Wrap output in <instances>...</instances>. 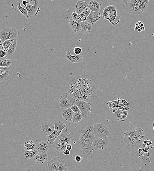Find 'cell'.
Returning <instances> with one entry per match:
<instances>
[{
	"label": "cell",
	"mask_w": 154,
	"mask_h": 171,
	"mask_svg": "<svg viewBox=\"0 0 154 171\" xmlns=\"http://www.w3.org/2000/svg\"><path fill=\"white\" fill-rule=\"evenodd\" d=\"M124 134L125 143L129 147L136 149L141 147L145 137L144 131L142 128L136 127L132 124L128 126Z\"/></svg>",
	"instance_id": "6da1fadb"
},
{
	"label": "cell",
	"mask_w": 154,
	"mask_h": 171,
	"mask_svg": "<svg viewBox=\"0 0 154 171\" xmlns=\"http://www.w3.org/2000/svg\"><path fill=\"white\" fill-rule=\"evenodd\" d=\"M93 126H87L82 131L79 141V145L86 154H90L92 152L93 142L95 140L93 131Z\"/></svg>",
	"instance_id": "7a4b0ae2"
},
{
	"label": "cell",
	"mask_w": 154,
	"mask_h": 171,
	"mask_svg": "<svg viewBox=\"0 0 154 171\" xmlns=\"http://www.w3.org/2000/svg\"><path fill=\"white\" fill-rule=\"evenodd\" d=\"M83 101L90 103L96 99L99 94V86L93 78L85 86L79 90Z\"/></svg>",
	"instance_id": "3957f363"
},
{
	"label": "cell",
	"mask_w": 154,
	"mask_h": 171,
	"mask_svg": "<svg viewBox=\"0 0 154 171\" xmlns=\"http://www.w3.org/2000/svg\"><path fill=\"white\" fill-rule=\"evenodd\" d=\"M149 1L132 0L128 1L125 4L123 3L122 7L128 13L139 15L145 11L148 5Z\"/></svg>",
	"instance_id": "277c9868"
},
{
	"label": "cell",
	"mask_w": 154,
	"mask_h": 171,
	"mask_svg": "<svg viewBox=\"0 0 154 171\" xmlns=\"http://www.w3.org/2000/svg\"><path fill=\"white\" fill-rule=\"evenodd\" d=\"M71 144V136L66 127L63 130L56 139L51 145L55 150L59 152H61L66 149V146Z\"/></svg>",
	"instance_id": "5b68a950"
},
{
	"label": "cell",
	"mask_w": 154,
	"mask_h": 171,
	"mask_svg": "<svg viewBox=\"0 0 154 171\" xmlns=\"http://www.w3.org/2000/svg\"><path fill=\"white\" fill-rule=\"evenodd\" d=\"M18 35V32L14 28L12 27L4 28L0 33L1 44L6 40L16 39Z\"/></svg>",
	"instance_id": "8992f818"
},
{
	"label": "cell",
	"mask_w": 154,
	"mask_h": 171,
	"mask_svg": "<svg viewBox=\"0 0 154 171\" xmlns=\"http://www.w3.org/2000/svg\"><path fill=\"white\" fill-rule=\"evenodd\" d=\"M55 130L54 132L47 137V142L51 144L58 137L62 132L63 130L66 127L65 123L61 121H57L54 123Z\"/></svg>",
	"instance_id": "52a82bcc"
},
{
	"label": "cell",
	"mask_w": 154,
	"mask_h": 171,
	"mask_svg": "<svg viewBox=\"0 0 154 171\" xmlns=\"http://www.w3.org/2000/svg\"><path fill=\"white\" fill-rule=\"evenodd\" d=\"M93 131L95 139L105 138L110 134L108 127L104 124L95 123L93 126Z\"/></svg>",
	"instance_id": "ba28073f"
},
{
	"label": "cell",
	"mask_w": 154,
	"mask_h": 171,
	"mask_svg": "<svg viewBox=\"0 0 154 171\" xmlns=\"http://www.w3.org/2000/svg\"><path fill=\"white\" fill-rule=\"evenodd\" d=\"M76 100L68 93L62 94L59 99V104L63 110L70 108L75 104Z\"/></svg>",
	"instance_id": "9c48e42d"
},
{
	"label": "cell",
	"mask_w": 154,
	"mask_h": 171,
	"mask_svg": "<svg viewBox=\"0 0 154 171\" xmlns=\"http://www.w3.org/2000/svg\"><path fill=\"white\" fill-rule=\"evenodd\" d=\"M75 104L78 106L80 110V113L83 117H86L90 115L91 106L90 103L85 101L76 100Z\"/></svg>",
	"instance_id": "30bf717a"
},
{
	"label": "cell",
	"mask_w": 154,
	"mask_h": 171,
	"mask_svg": "<svg viewBox=\"0 0 154 171\" xmlns=\"http://www.w3.org/2000/svg\"><path fill=\"white\" fill-rule=\"evenodd\" d=\"M108 137L104 138H95L92 145V148L93 150L99 151L105 148L109 142Z\"/></svg>",
	"instance_id": "8fae6325"
},
{
	"label": "cell",
	"mask_w": 154,
	"mask_h": 171,
	"mask_svg": "<svg viewBox=\"0 0 154 171\" xmlns=\"http://www.w3.org/2000/svg\"><path fill=\"white\" fill-rule=\"evenodd\" d=\"M55 128L54 124L44 121L40 125L39 130L41 133L47 136L54 132Z\"/></svg>",
	"instance_id": "7c38bea8"
},
{
	"label": "cell",
	"mask_w": 154,
	"mask_h": 171,
	"mask_svg": "<svg viewBox=\"0 0 154 171\" xmlns=\"http://www.w3.org/2000/svg\"><path fill=\"white\" fill-rule=\"evenodd\" d=\"M93 78L87 75L80 76H76L72 79L74 80L79 87L85 86L93 79Z\"/></svg>",
	"instance_id": "4fadbf2b"
},
{
	"label": "cell",
	"mask_w": 154,
	"mask_h": 171,
	"mask_svg": "<svg viewBox=\"0 0 154 171\" xmlns=\"http://www.w3.org/2000/svg\"><path fill=\"white\" fill-rule=\"evenodd\" d=\"M35 4L33 5H31L29 2L28 3L27 5V9L28 12L27 18L31 17L34 15H36V14L38 13V11H40V9L38 8V0L34 1Z\"/></svg>",
	"instance_id": "5bb4252c"
},
{
	"label": "cell",
	"mask_w": 154,
	"mask_h": 171,
	"mask_svg": "<svg viewBox=\"0 0 154 171\" xmlns=\"http://www.w3.org/2000/svg\"><path fill=\"white\" fill-rule=\"evenodd\" d=\"M60 156H57L47 162V171H58Z\"/></svg>",
	"instance_id": "9a60e30c"
},
{
	"label": "cell",
	"mask_w": 154,
	"mask_h": 171,
	"mask_svg": "<svg viewBox=\"0 0 154 171\" xmlns=\"http://www.w3.org/2000/svg\"><path fill=\"white\" fill-rule=\"evenodd\" d=\"M65 56L66 59L68 61L73 63H78L81 62L83 61L82 56L80 55L76 56L72 55L69 51L65 53Z\"/></svg>",
	"instance_id": "2e32d148"
},
{
	"label": "cell",
	"mask_w": 154,
	"mask_h": 171,
	"mask_svg": "<svg viewBox=\"0 0 154 171\" xmlns=\"http://www.w3.org/2000/svg\"><path fill=\"white\" fill-rule=\"evenodd\" d=\"M69 24L74 33L80 34L81 28V23L77 22L71 17L69 18Z\"/></svg>",
	"instance_id": "e0dca14e"
},
{
	"label": "cell",
	"mask_w": 154,
	"mask_h": 171,
	"mask_svg": "<svg viewBox=\"0 0 154 171\" xmlns=\"http://www.w3.org/2000/svg\"><path fill=\"white\" fill-rule=\"evenodd\" d=\"M101 14L99 12H95L91 11L89 15L87 17L86 21L93 24L97 22L100 19Z\"/></svg>",
	"instance_id": "ac0fdd59"
},
{
	"label": "cell",
	"mask_w": 154,
	"mask_h": 171,
	"mask_svg": "<svg viewBox=\"0 0 154 171\" xmlns=\"http://www.w3.org/2000/svg\"><path fill=\"white\" fill-rule=\"evenodd\" d=\"M81 23V28L79 34H89L92 29V24L87 22L86 21H83Z\"/></svg>",
	"instance_id": "d6986e66"
},
{
	"label": "cell",
	"mask_w": 154,
	"mask_h": 171,
	"mask_svg": "<svg viewBox=\"0 0 154 171\" xmlns=\"http://www.w3.org/2000/svg\"><path fill=\"white\" fill-rule=\"evenodd\" d=\"M88 3L86 2L79 1L77 3L75 7L76 12L78 15L82 13L88 8Z\"/></svg>",
	"instance_id": "ffe728a7"
},
{
	"label": "cell",
	"mask_w": 154,
	"mask_h": 171,
	"mask_svg": "<svg viewBox=\"0 0 154 171\" xmlns=\"http://www.w3.org/2000/svg\"><path fill=\"white\" fill-rule=\"evenodd\" d=\"M74 113L70 108L63 110L62 112V118L68 122H72V117Z\"/></svg>",
	"instance_id": "44dd1931"
},
{
	"label": "cell",
	"mask_w": 154,
	"mask_h": 171,
	"mask_svg": "<svg viewBox=\"0 0 154 171\" xmlns=\"http://www.w3.org/2000/svg\"><path fill=\"white\" fill-rule=\"evenodd\" d=\"M10 73L9 67H0V81L2 82L8 79Z\"/></svg>",
	"instance_id": "7402d4cb"
},
{
	"label": "cell",
	"mask_w": 154,
	"mask_h": 171,
	"mask_svg": "<svg viewBox=\"0 0 154 171\" xmlns=\"http://www.w3.org/2000/svg\"><path fill=\"white\" fill-rule=\"evenodd\" d=\"M34 161L38 164H43L47 162L48 159V155L47 154L38 153L34 159Z\"/></svg>",
	"instance_id": "603a6c76"
},
{
	"label": "cell",
	"mask_w": 154,
	"mask_h": 171,
	"mask_svg": "<svg viewBox=\"0 0 154 171\" xmlns=\"http://www.w3.org/2000/svg\"><path fill=\"white\" fill-rule=\"evenodd\" d=\"M48 149V145L46 142L41 141L36 145V149L39 153L47 154Z\"/></svg>",
	"instance_id": "cb8c5ba5"
},
{
	"label": "cell",
	"mask_w": 154,
	"mask_h": 171,
	"mask_svg": "<svg viewBox=\"0 0 154 171\" xmlns=\"http://www.w3.org/2000/svg\"><path fill=\"white\" fill-rule=\"evenodd\" d=\"M101 6V4L95 1L90 2L88 5V8L91 11L95 12H99Z\"/></svg>",
	"instance_id": "d4e9b609"
},
{
	"label": "cell",
	"mask_w": 154,
	"mask_h": 171,
	"mask_svg": "<svg viewBox=\"0 0 154 171\" xmlns=\"http://www.w3.org/2000/svg\"><path fill=\"white\" fill-rule=\"evenodd\" d=\"M17 40L16 39H14L13 42L10 45L8 51L6 52V54L10 56H12L15 53L16 49Z\"/></svg>",
	"instance_id": "484cf974"
},
{
	"label": "cell",
	"mask_w": 154,
	"mask_h": 171,
	"mask_svg": "<svg viewBox=\"0 0 154 171\" xmlns=\"http://www.w3.org/2000/svg\"><path fill=\"white\" fill-rule=\"evenodd\" d=\"M36 145L32 141H27L24 142V149L25 151L36 150Z\"/></svg>",
	"instance_id": "4316f807"
},
{
	"label": "cell",
	"mask_w": 154,
	"mask_h": 171,
	"mask_svg": "<svg viewBox=\"0 0 154 171\" xmlns=\"http://www.w3.org/2000/svg\"><path fill=\"white\" fill-rule=\"evenodd\" d=\"M107 104L109 107L110 110L113 111V113H115L118 110L120 106V103L117 100L108 101Z\"/></svg>",
	"instance_id": "83f0119b"
},
{
	"label": "cell",
	"mask_w": 154,
	"mask_h": 171,
	"mask_svg": "<svg viewBox=\"0 0 154 171\" xmlns=\"http://www.w3.org/2000/svg\"><path fill=\"white\" fill-rule=\"evenodd\" d=\"M39 153L36 149L34 150L25 151L24 156L27 159H34Z\"/></svg>",
	"instance_id": "f1b7e54d"
},
{
	"label": "cell",
	"mask_w": 154,
	"mask_h": 171,
	"mask_svg": "<svg viewBox=\"0 0 154 171\" xmlns=\"http://www.w3.org/2000/svg\"><path fill=\"white\" fill-rule=\"evenodd\" d=\"M58 171H68L64 158L61 157H59Z\"/></svg>",
	"instance_id": "f546056e"
},
{
	"label": "cell",
	"mask_w": 154,
	"mask_h": 171,
	"mask_svg": "<svg viewBox=\"0 0 154 171\" xmlns=\"http://www.w3.org/2000/svg\"><path fill=\"white\" fill-rule=\"evenodd\" d=\"M83 117L80 113H74L72 117V122L78 123L82 120Z\"/></svg>",
	"instance_id": "4dcf8cb0"
},
{
	"label": "cell",
	"mask_w": 154,
	"mask_h": 171,
	"mask_svg": "<svg viewBox=\"0 0 154 171\" xmlns=\"http://www.w3.org/2000/svg\"><path fill=\"white\" fill-rule=\"evenodd\" d=\"M12 63L11 59L0 60V66L9 67Z\"/></svg>",
	"instance_id": "1f68e13d"
},
{
	"label": "cell",
	"mask_w": 154,
	"mask_h": 171,
	"mask_svg": "<svg viewBox=\"0 0 154 171\" xmlns=\"http://www.w3.org/2000/svg\"><path fill=\"white\" fill-rule=\"evenodd\" d=\"M17 8L23 15L27 18L28 16L27 11L26 9L24 8L21 5L20 3H19V5H17Z\"/></svg>",
	"instance_id": "d6a6232c"
},
{
	"label": "cell",
	"mask_w": 154,
	"mask_h": 171,
	"mask_svg": "<svg viewBox=\"0 0 154 171\" xmlns=\"http://www.w3.org/2000/svg\"><path fill=\"white\" fill-rule=\"evenodd\" d=\"M13 40H9L5 41L4 42H2V45L3 48H4L5 52H7L12 42L13 41Z\"/></svg>",
	"instance_id": "836d02e7"
},
{
	"label": "cell",
	"mask_w": 154,
	"mask_h": 171,
	"mask_svg": "<svg viewBox=\"0 0 154 171\" xmlns=\"http://www.w3.org/2000/svg\"><path fill=\"white\" fill-rule=\"evenodd\" d=\"M91 12L90 10L87 8L82 13L79 15V16L82 18L83 17H88Z\"/></svg>",
	"instance_id": "e575fe53"
},
{
	"label": "cell",
	"mask_w": 154,
	"mask_h": 171,
	"mask_svg": "<svg viewBox=\"0 0 154 171\" xmlns=\"http://www.w3.org/2000/svg\"><path fill=\"white\" fill-rule=\"evenodd\" d=\"M122 110L118 109L114 113L115 117L118 120H121Z\"/></svg>",
	"instance_id": "d590c367"
},
{
	"label": "cell",
	"mask_w": 154,
	"mask_h": 171,
	"mask_svg": "<svg viewBox=\"0 0 154 171\" xmlns=\"http://www.w3.org/2000/svg\"><path fill=\"white\" fill-rule=\"evenodd\" d=\"M73 51L75 54L78 55L81 54L82 51V49L81 48L75 47L73 49Z\"/></svg>",
	"instance_id": "8d00e7d4"
},
{
	"label": "cell",
	"mask_w": 154,
	"mask_h": 171,
	"mask_svg": "<svg viewBox=\"0 0 154 171\" xmlns=\"http://www.w3.org/2000/svg\"><path fill=\"white\" fill-rule=\"evenodd\" d=\"M72 111L75 113H80V111L78 106L75 104L71 107L70 108Z\"/></svg>",
	"instance_id": "74e56055"
},
{
	"label": "cell",
	"mask_w": 154,
	"mask_h": 171,
	"mask_svg": "<svg viewBox=\"0 0 154 171\" xmlns=\"http://www.w3.org/2000/svg\"><path fill=\"white\" fill-rule=\"evenodd\" d=\"M143 144L145 147H148L151 145L152 144V142L150 140L146 139L143 142Z\"/></svg>",
	"instance_id": "f35d334b"
},
{
	"label": "cell",
	"mask_w": 154,
	"mask_h": 171,
	"mask_svg": "<svg viewBox=\"0 0 154 171\" xmlns=\"http://www.w3.org/2000/svg\"><path fill=\"white\" fill-rule=\"evenodd\" d=\"M128 115V112L127 111H122V115L121 120L122 122H124L126 118Z\"/></svg>",
	"instance_id": "ab89813d"
},
{
	"label": "cell",
	"mask_w": 154,
	"mask_h": 171,
	"mask_svg": "<svg viewBox=\"0 0 154 171\" xmlns=\"http://www.w3.org/2000/svg\"><path fill=\"white\" fill-rule=\"evenodd\" d=\"M122 110V111H128V110H129V107H128L124 106L122 104H120L119 107V109Z\"/></svg>",
	"instance_id": "60d3db41"
},
{
	"label": "cell",
	"mask_w": 154,
	"mask_h": 171,
	"mask_svg": "<svg viewBox=\"0 0 154 171\" xmlns=\"http://www.w3.org/2000/svg\"><path fill=\"white\" fill-rule=\"evenodd\" d=\"M6 54V52L5 51L3 50H0V58H3L5 57L6 58H7Z\"/></svg>",
	"instance_id": "b9f144b4"
},
{
	"label": "cell",
	"mask_w": 154,
	"mask_h": 171,
	"mask_svg": "<svg viewBox=\"0 0 154 171\" xmlns=\"http://www.w3.org/2000/svg\"><path fill=\"white\" fill-rule=\"evenodd\" d=\"M121 100L122 104L128 107H129V103L125 99H122Z\"/></svg>",
	"instance_id": "7bdbcfd3"
},
{
	"label": "cell",
	"mask_w": 154,
	"mask_h": 171,
	"mask_svg": "<svg viewBox=\"0 0 154 171\" xmlns=\"http://www.w3.org/2000/svg\"><path fill=\"white\" fill-rule=\"evenodd\" d=\"M72 18L73 19H74V20L77 21V22L80 23L83 22L82 19L81 17H80L79 15L75 18H73L72 17Z\"/></svg>",
	"instance_id": "ee69618b"
},
{
	"label": "cell",
	"mask_w": 154,
	"mask_h": 171,
	"mask_svg": "<svg viewBox=\"0 0 154 171\" xmlns=\"http://www.w3.org/2000/svg\"><path fill=\"white\" fill-rule=\"evenodd\" d=\"M82 158L80 157L78 155H77L75 157V160L77 162H80L81 161Z\"/></svg>",
	"instance_id": "f6af8a7d"
},
{
	"label": "cell",
	"mask_w": 154,
	"mask_h": 171,
	"mask_svg": "<svg viewBox=\"0 0 154 171\" xmlns=\"http://www.w3.org/2000/svg\"><path fill=\"white\" fill-rule=\"evenodd\" d=\"M62 152L64 155L66 156L70 154H71V152H70V151L66 149L64 150Z\"/></svg>",
	"instance_id": "bcb514c9"
},
{
	"label": "cell",
	"mask_w": 154,
	"mask_h": 171,
	"mask_svg": "<svg viewBox=\"0 0 154 171\" xmlns=\"http://www.w3.org/2000/svg\"><path fill=\"white\" fill-rule=\"evenodd\" d=\"M78 14L75 11L73 12L72 14L71 17L73 18H75L78 16Z\"/></svg>",
	"instance_id": "7dc6e473"
},
{
	"label": "cell",
	"mask_w": 154,
	"mask_h": 171,
	"mask_svg": "<svg viewBox=\"0 0 154 171\" xmlns=\"http://www.w3.org/2000/svg\"><path fill=\"white\" fill-rule=\"evenodd\" d=\"M72 147L71 144H68L66 147V149L69 151H71L72 149Z\"/></svg>",
	"instance_id": "c3c4849f"
},
{
	"label": "cell",
	"mask_w": 154,
	"mask_h": 171,
	"mask_svg": "<svg viewBox=\"0 0 154 171\" xmlns=\"http://www.w3.org/2000/svg\"><path fill=\"white\" fill-rule=\"evenodd\" d=\"M28 2V1H24V0H23V1H22V3H23V5L24 6H25L26 8H27V5L28 3H29V2Z\"/></svg>",
	"instance_id": "681fc988"
},
{
	"label": "cell",
	"mask_w": 154,
	"mask_h": 171,
	"mask_svg": "<svg viewBox=\"0 0 154 171\" xmlns=\"http://www.w3.org/2000/svg\"><path fill=\"white\" fill-rule=\"evenodd\" d=\"M82 20L83 21H86L87 20V17H83L82 18Z\"/></svg>",
	"instance_id": "f907efd6"
},
{
	"label": "cell",
	"mask_w": 154,
	"mask_h": 171,
	"mask_svg": "<svg viewBox=\"0 0 154 171\" xmlns=\"http://www.w3.org/2000/svg\"><path fill=\"white\" fill-rule=\"evenodd\" d=\"M139 28H140L139 26H135V27L134 28V30L135 31H137Z\"/></svg>",
	"instance_id": "816d5d0a"
},
{
	"label": "cell",
	"mask_w": 154,
	"mask_h": 171,
	"mask_svg": "<svg viewBox=\"0 0 154 171\" xmlns=\"http://www.w3.org/2000/svg\"><path fill=\"white\" fill-rule=\"evenodd\" d=\"M140 28H141V30L142 31H145V28L144 26Z\"/></svg>",
	"instance_id": "f5cc1de1"
},
{
	"label": "cell",
	"mask_w": 154,
	"mask_h": 171,
	"mask_svg": "<svg viewBox=\"0 0 154 171\" xmlns=\"http://www.w3.org/2000/svg\"><path fill=\"white\" fill-rule=\"evenodd\" d=\"M144 26V24H143V23L139 25V26H140V28H141L142 27H143V26Z\"/></svg>",
	"instance_id": "db71d44e"
},
{
	"label": "cell",
	"mask_w": 154,
	"mask_h": 171,
	"mask_svg": "<svg viewBox=\"0 0 154 171\" xmlns=\"http://www.w3.org/2000/svg\"><path fill=\"white\" fill-rule=\"evenodd\" d=\"M117 100L119 103H120L121 101V100L120 98H118Z\"/></svg>",
	"instance_id": "11a10c76"
},
{
	"label": "cell",
	"mask_w": 154,
	"mask_h": 171,
	"mask_svg": "<svg viewBox=\"0 0 154 171\" xmlns=\"http://www.w3.org/2000/svg\"><path fill=\"white\" fill-rule=\"evenodd\" d=\"M142 149H139V150L138 151V153H140L142 152Z\"/></svg>",
	"instance_id": "9f6ffc18"
},
{
	"label": "cell",
	"mask_w": 154,
	"mask_h": 171,
	"mask_svg": "<svg viewBox=\"0 0 154 171\" xmlns=\"http://www.w3.org/2000/svg\"><path fill=\"white\" fill-rule=\"evenodd\" d=\"M137 31L138 32H139V33H141V32L142 31L141 29V28H139Z\"/></svg>",
	"instance_id": "6f0895ef"
},
{
	"label": "cell",
	"mask_w": 154,
	"mask_h": 171,
	"mask_svg": "<svg viewBox=\"0 0 154 171\" xmlns=\"http://www.w3.org/2000/svg\"><path fill=\"white\" fill-rule=\"evenodd\" d=\"M138 23L139 25H140V24H141L142 23L141 21H138Z\"/></svg>",
	"instance_id": "680465c9"
},
{
	"label": "cell",
	"mask_w": 154,
	"mask_h": 171,
	"mask_svg": "<svg viewBox=\"0 0 154 171\" xmlns=\"http://www.w3.org/2000/svg\"><path fill=\"white\" fill-rule=\"evenodd\" d=\"M139 25L138 24V23H136L135 24V26H139Z\"/></svg>",
	"instance_id": "91938a15"
},
{
	"label": "cell",
	"mask_w": 154,
	"mask_h": 171,
	"mask_svg": "<svg viewBox=\"0 0 154 171\" xmlns=\"http://www.w3.org/2000/svg\"><path fill=\"white\" fill-rule=\"evenodd\" d=\"M153 131L154 132V121H153Z\"/></svg>",
	"instance_id": "94428289"
}]
</instances>
